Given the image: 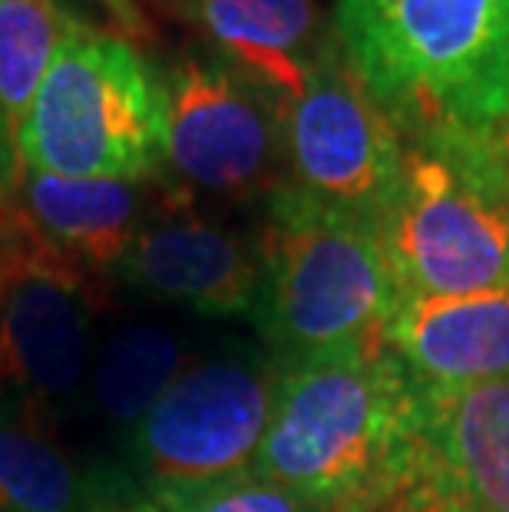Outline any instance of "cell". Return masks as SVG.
Masks as SVG:
<instances>
[{
	"instance_id": "23",
	"label": "cell",
	"mask_w": 509,
	"mask_h": 512,
	"mask_svg": "<svg viewBox=\"0 0 509 512\" xmlns=\"http://www.w3.org/2000/svg\"><path fill=\"white\" fill-rule=\"evenodd\" d=\"M113 512H156V509L149 506L146 499H136V503H126V506H119V509H113Z\"/></svg>"
},
{
	"instance_id": "17",
	"label": "cell",
	"mask_w": 509,
	"mask_h": 512,
	"mask_svg": "<svg viewBox=\"0 0 509 512\" xmlns=\"http://www.w3.org/2000/svg\"><path fill=\"white\" fill-rule=\"evenodd\" d=\"M77 24L57 0H0V113L17 139L53 53Z\"/></svg>"
},
{
	"instance_id": "22",
	"label": "cell",
	"mask_w": 509,
	"mask_h": 512,
	"mask_svg": "<svg viewBox=\"0 0 509 512\" xmlns=\"http://www.w3.org/2000/svg\"><path fill=\"white\" fill-rule=\"evenodd\" d=\"M483 136H486V143L493 146L496 156H500L503 166L509 169V106H506V113H503L500 119H496V123H493L490 129H486Z\"/></svg>"
},
{
	"instance_id": "4",
	"label": "cell",
	"mask_w": 509,
	"mask_h": 512,
	"mask_svg": "<svg viewBox=\"0 0 509 512\" xmlns=\"http://www.w3.org/2000/svg\"><path fill=\"white\" fill-rule=\"evenodd\" d=\"M377 225L397 298L509 285V169L483 133L404 139Z\"/></svg>"
},
{
	"instance_id": "12",
	"label": "cell",
	"mask_w": 509,
	"mask_h": 512,
	"mask_svg": "<svg viewBox=\"0 0 509 512\" xmlns=\"http://www.w3.org/2000/svg\"><path fill=\"white\" fill-rule=\"evenodd\" d=\"M14 199L43 242L77 268H116L146 225L139 182L70 179L17 162Z\"/></svg>"
},
{
	"instance_id": "3",
	"label": "cell",
	"mask_w": 509,
	"mask_h": 512,
	"mask_svg": "<svg viewBox=\"0 0 509 512\" xmlns=\"http://www.w3.org/2000/svg\"><path fill=\"white\" fill-rule=\"evenodd\" d=\"M255 324L281 367L381 344L397 304L381 225L281 182L268 195Z\"/></svg>"
},
{
	"instance_id": "10",
	"label": "cell",
	"mask_w": 509,
	"mask_h": 512,
	"mask_svg": "<svg viewBox=\"0 0 509 512\" xmlns=\"http://www.w3.org/2000/svg\"><path fill=\"white\" fill-rule=\"evenodd\" d=\"M113 271L123 285L205 318H255L262 298L258 242L196 215L143 225Z\"/></svg>"
},
{
	"instance_id": "5",
	"label": "cell",
	"mask_w": 509,
	"mask_h": 512,
	"mask_svg": "<svg viewBox=\"0 0 509 512\" xmlns=\"http://www.w3.org/2000/svg\"><path fill=\"white\" fill-rule=\"evenodd\" d=\"M20 166L70 179L162 176V73L133 43L73 24L14 139Z\"/></svg>"
},
{
	"instance_id": "25",
	"label": "cell",
	"mask_w": 509,
	"mask_h": 512,
	"mask_svg": "<svg viewBox=\"0 0 509 512\" xmlns=\"http://www.w3.org/2000/svg\"><path fill=\"white\" fill-rule=\"evenodd\" d=\"M179 4H186V7H189V4H192V0H179Z\"/></svg>"
},
{
	"instance_id": "11",
	"label": "cell",
	"mask_w": 509,
	"mask_h": 512,
	"mask_svg": "<svg viewBox=\"0 0 509 512\" xmlns=\"http://www.w3.org/2000/svg\"><path fill=\"white\" fill-rule=\"evenodd\" d=\"M381 344L430 390L503 380L509 377V285L447 298H397Z\"/></svg>"
},
{
	"instance_id": "13",
	"label": "cell",
	"mask_w": 509,
	"mask_h": 512,
	"mask_svg": "<svg viewBox=\"0 0 509 512\" xmlns=\"http://www.w3.org/2000/svg\"><path fill=\"white\" fill-rule=\"evenodd\" d=\"M189 14L209 30L222 57L265 83L281 103L321 57V20L311 0H192Z\"/></svg>"
},
{
	"instance_id": "24",
	"label": "cell",
	"mask_w": 509,
	"mask_h": 512,
	"mask_svg": "<svg viewBox=\"0 0 509 512\" xmlns=\"http://www.w3.org/2000/svg\"><path fill=\"white\" fill-rule=\"evenodd\" d=\"M4 288H7V265H4V255H0V298H4Z\"/></svg>"
},
{
	"instance_id": "1",
	"label": "cell",
	"mask_w": 509,
	"mask_h": 512,
	"mask_svg": "<svg viewBox=\"0 0 509 512\" xmlns=\"http://www.w3.org/2000/svg\"><path fill=\"white\" fill-rule=\"evenodd\" d=\"M420 440V384L377 344L281 367L255 473L324 512H371Z\"/></svg>"
},
{
	"instance_id": "8",
	"label": "cell",
	"mask_w": 509,
	"mask_h": 512,
	"mask_svg": "<svg viewBox=\"0 0 509 512\" xmlns=\"http://www.w3.org/2000/svg\"><path fill=\"white\" fill-rule=\"evenodd\" d=\"M288 185L331 209L381 222L394 192L404 139L371 93L324 43L301 90L281 103Z\"/></svg>"
},
{
	"instance_id": "20",
	"label": "cell",
	"mask_w": 509,
	"mask_h": 512,
	"mask_svg": "<svg viewBox=\"0 0 509 512\" xmlns=\"http://www.w3.org/2000/svg\"><path fill=\"white\" fill-rule=\"evenodd\" d=\"M103 4L113 14L116 24L126 30V34L149 37V24H146V17H143V10L136 7V0H103Z\"/></svg>"
},
{
	"instance_id": "21",
	"label": "cell",
	"mask_w": 509,
	"mask_h": 512,
	"mask_svg": "<svg viewBox=\"0 0 509 512\" xmlns=\"http://www.w3.org/2000/svg\"><path fill=\"white\" fill-rule=\"evenodd\" d=\"M14 172H17V149H14V139H10L7 123H4V113H0V195L10 192Z\"/></svg>"
},
{
	"instance_id": "7",
	"label": "cell",
	"mask_w": 509,
	"mask_h": 512,
	"mask_svg": "<svg viewBox=\"0 0 509 512\" xmlns=\"http://www.w3.org/2000/svg\"><path fill=\"white\" fill-rule=\"evenodd\" d=\"M166 156L179 192L212 199L272 195L285 179L281 100L222 53L186 50L162 70Z\"/></svg>"
},
{
	"instance_id": "14",
	"label": "cell",
	"mask_w": 509,
	"mask_h": 512,
	"mask_svg": "<svg viewBox=\"0 0 509 512\" xmlns=\"http://www.w3.org/2000/svg\"><path fill=\"white\" fill-rule=\"evenodd\" d=\"M424 433L476 512H509V377L430 390Z\"/></svg>"
},
{
	"instance_id": "18",
	"label": "cell",
	"mask_w": 509,
	"mask_h": 512,
	"mask_svg": "<svg viewBox=\"0 0 509 512\" xmlns=\"http://www.w3.org/2000/svg\"><path fill=\"white\" fill-rule=\"evenodd\" d=\"M146 503L156 512H324L255 470L196 489L159 493Z\"/></svg>"
},
{
	"instance_id": "16",
	"label": "cell",
	"mask_w": 509,
	"mask_h": 512,
	"mask_svg": "<svg viewBox=\"0 0 509 512\" xmlns=\"http://www.w3.org/2000/svg\"><path fill=\"white\" fill-rule=\"evenodd\" d=\"M192 364L189 341L153 321H129L96 347L90 397L119 433H133Z\"/></svg>"
},
{
	"instance_id": "2",
	"label": "cell",
	"mask_w": 509,
	"mask_h": 512,
	"mask_svg": "<svg viewBox=\"0 0 509 512\" xmlns=\"http://www.w3.org/2000/svg\"><path fill=\"white\" fill-rule=\"evenodd\" d=\"M331 40L400 139L486 133L509 106V0H338Z\"/></svg>"
},
{
	"instance_id": "19",
	"label": "cell",
	"mask_w": 509,
	"mask_h": 512,
	"mask_svg": "<svg viewBox=\"0 0 509 512\" xmlns=\"http://www.w3.org/2000/svg\"><path fill=\"white\" fill-rule=\"evenodd\" d=\"M371 512H476V509L424 433V440H420L414 456H410V463L400 470L394 486L387 489L384 499Z\"/></svg>"
},
{
	"instance_id": "9",
	"label": "cell",
	"mask_w": 509,
	"mask_h": 512,
	"mask_svg": "<svg viewBox=\"0 0 509 512\" xmlns=\"http://www.w3.org/2000/svg\"><path fill=\"white\" fill-rule=\"evenodd\" d=\"M93 324L80 268L43 261L7 278L0 298V390L30 403H73L90 387Z\"/></svg>"
},
{
	"instance_id": "15",
	"label": "cell",
	"mask_w": 509,
	"mask_h": 512,
	"mask_svg": "<svg viewBox=\"0 0 509 512\" xmlns=\"http://www.w3.org/2000/svg\"><path fill=\"white\" fill-rule=\"evenodd\" d=\"M136 499L129 476L83 470L50 437L0 420V512H113Z\"/></svg>"
},
{
	"instance_id": "6",
	"label": "cell",
	"mask_w": 509,
	"mask_h": 512,
	"mask_svg": "<svg viewBox=\"0 0 509 512\" xmlns=\"http://www.w3.org/2000/svg\"><path fill=\"white\" fill-rule=\"evenodd\" d=\"M278 384L281 364L248 347L192 361L126 437L136 493L153 499L255 470Z\"/></svg>"
}]
</instances>
